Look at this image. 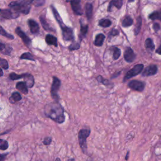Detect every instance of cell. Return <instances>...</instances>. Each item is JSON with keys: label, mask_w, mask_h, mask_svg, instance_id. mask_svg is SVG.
<instances>
[{"label": "cell", "mask_w": 161, "mask_h": 161, "mask_svg": "<svg viewBox=\"0 0 161 161\" xmlns=\"http://www.w3.org/2000/svg\"><path fill=\"white\" fill-rule=\"evenodd\" d=\"M0 71H1V76H3V71L2 69H1Z\"/></svg>", "instance_id": "cell-45"}, {"label": "cell", "mask_w": 161, "mask_h": 161, "mask_svg": "<svg viewBox=\"0 0 161 161\" xmlns=\"http://www.w3.org/2000/svg\"><path fill=\"white\" fill-rule=\"evenodd\" d=\"M153 28L154 30H155V32H157L160 29V26L159 24H157V23H155V24L153 25Z\"/></svg>", "instance_id": "cell-40"}, {"label": "cell", "mask_w": 161, "mask_h": 161, "mask_svg": "<svg viewBox=\"0 0 161 161\" xmlns=\"http://www.w3.org/2000/svg\"><path fill=\"white\" fill-rule=\"evenodd\" d=\"M0 64H1V66L3 69H4L6 70L8 69V67H9V65H8V63L7 61L6 60V59H1V61H0Z\"/></svg>", "instance_id": "cell-36"}, {"label": "cell", "mask_w": 161, "mask_h": 161, "mask_svg": "<svg viewBox=\"0 0 161 161\" xmlns=\"http://www.w3.org/2000/svg\"><path fill=\"white\" fill-rule=\"evenodd\" d=\"M22 96L18 92H14L11 94V98H9V102L11 103H15V102H18V101H20L22 100Z\"/></svg>", "instance_id": "cell-24"}, {"label": "cell", "mask_w": 161, "mask_h": 161, "mask_svg": "<svg viewBox=\"0 0 161 161\" xmlns=\"http://www.w3.org/2000/svg\"><path fill=\"white\" fill-rule=\"evenodd\" d=\"M68 161H75V160L73 158H71V159H69Z\"/></svg>", "instance_id": "cell-44"}, {"label": "cell", "mask_w": 161, "mask_h": 161, "mask_svg": "<svg viewBox=\"0 0 161 161\" xmlns=\"http://www.w3.org/2000/svg\"><path fill=\"white\" fill-rule=\"evenodd\" d=\"M133 23V19L131 18L130 16H127L126 17H125L122 20L121 25H122L123 27H130L131 25H132Z\"/></svg>", "instance_id": "cell-26"}, {"label": "cell", "mask_w": 161, "mask_h": 161, "mask_svg": "<svg viewBox=\"0 0 161 161\" xmlns=\"http://www.w3.org/2000/svg\"><path fill=\"white\" fill-rule=\"evenodd\" d=\"M28 24L32 34H36L38 33L39 30H40V27H39V25L37 22L34 20L33 19H29L28 20Z\"/></svg>", "instance_id": "cell-13"}, {"label": "cell", "mask_w": 161, "mask_h": 161, "mask_svg": "<svg viewBox=\"0 0 161 161\" xmlns=\"http://www.w3.org/2000/svg\"><path fill=\"white\" fill-rule=\"evenodd\" d=\"M91 133L90 129H81L78 133V140L81 149L84 154H87L88 146H87V139Z\"/></svg>", "instance_id": "cell-3"}, {"label": "cell", "mask_w": 161, "mask_h": 161, "mask_svg": "<svg viewBox=\"0 0 161 161\" xmlns=\"http://www.w3.org/2000/svg\"><path fill=\"white\" fill-rule=\"evenodd\" d=\"M118 34H119V32H118L117 29H113V30H111V32L109 34V37H110V36H111V37L116 36Z\"/></svg>", "instance_id": "cell-39"}, {"label": "cell", "mask_w": 161, "mask_h": 161, "mask_svg": "<svg viewBox=\"0 0 161 161\" xmlns=\"http://www.w3.org/2000/svg\"><path fill=\"white\" fill-rule=\"evenodd\" d=\"M9 147L8 142L5 140H0V149L1 150H6Z\"/></svg>", "instance_id": "cell-33"}, {"label": "cell", "mask_w": 161, "mask_h": 161, "mask_svg": "<svg viewBox=\"0 0 161 161\" xmlns=\"http://www.w3.org/2000/svg\"><path fill=\"white\" fill-rule=\"evenodd\" d=\"M113 59L114 60H117L120 58V55H121V50L120 49H118V47H113Z\"/></svg>", "instance_id": "cell-32"}, {"label": "cell", "mask_w": 161, "mask_h": 161, "mask_svg": "<svg viewBox=\"0 0 161 161\" xmlns=\"http://www.w3.org/2000/svg\"><path fill=\"white\" fill-rule=\"evenodd\" d=\"M26 74H20L18 75L17 74H16L15 73H12L10 74L9 75V77L10 78V79L12 81H15V80H18L20 79H22L24 78Z\"/></svg>", "instance_id": "cell-30"}, {"label": "cell", "mask_w": 161, "mask_h": 161, "mask_svg": "<svg viewBox=\"0 0 161 161\" xmlns=\"http://www.w3.org/2000/svg\"><path fill=\"white\" fill-rule=\"evenodd\" d=\"M0 51H1L2 54L9 55L11 53L12 48L10 46H7L3 44V43H1V45H0Z\"/></svg>", "instance_id": "cell-23"}, {"label": "cell", "mask_w": 161, "mask_h": 161, "mask_svg": "<svg viewBox=\"0 0 161 161\" xmlns=\"http://www.w3.org/2000/svg\"><path fill=\"white\" fill-rule=\"evenodd\" d=\"M97 80L98 81L99 83H102L103 84L105 85V86H108V85L110 84V83L109 81H108L107 79H104L103 77H101V75H100V76H98L97 77Z\"/></svg>", "instance_id": "cell-37"}, {"label": "cell", "mask_w": 161, "mask_h": 161, "mask_svg": "<svg viewBox=\"0 0 161 161\" xmlns=\"http://www.w3.org/2000/svg\"><path fill=\"white\" fill-rule=\"evenodd\" d=\"M37 161H42V160H37Z\"/></svg>", "instance_id": "cell-47"}, {"label": "cell", "mask_w": 161, "mask_h": 161, "mask_svg": "<svg viewBox=\"0 0 161 161\" xmlns=\"http://www.w3.org/2000/svg\"><path fill=\"white\" fill-rule=\"evenodd\" d=\"M16 88L18 90L20 91L23 94H27L28 93V87L26 85L25 82H18L16 85Z\"/></svg>", "instance_id": "cell-19"}, {"label": "cell", "mask_w": 161, "mask_h": 161, "mask_svg": "<svg viewBox=\"0 0 161 161\" xmlns=\"http://www.w3.org/2000/svg\"><path fill=\"white\" fill-rule=\"evenodd\" d=\"M51 8L52 9V12H53V14L54 15V17H55V20H57V22H58V24H59V26H60V27H62V26L65 25L63 21H62V18L61 17V16L59 15L58 11H57L56 8H55L53 5H51Z\"/></svg>", "instance_id": "cell-18"}, {"label": "cell", "mask_w": 161, "mask_h": 161, "mask_svg": "<svg viewBox=\"0 0 161 161\" xmlns=\"http://www.w3.org/2000/svg\"><path fill=\"white\" fill-rule=\"evenodd\" d=\"M61 82L59 78L57 77H53V83L51 86V96L52 98L55 100V101H58L59 100V97L58 96V91L59 90V88L61 87Z\"/></svg>", "instance_id": "cell-4"}, {"label": "cell", "mask_w": 161, "mask_h": 161, "mask_svg": "<svg viewBox=\"0 0 161 161\" xmlns=\"http://www.w3.org/2000/svg\"><path fill=\"white\" fill-rule=\"evenodd\" d=\"M149 18L152 20H159L161 21V9L158 11H156L153 12L152 13H151L149 16Z\"/></svg>", "instance_id": "cell-28"}, {"label": "cell", "mask_w": 161, "mask_h": 161, "mask_svg": "<svg viewBox=\"0 0 161 161\" xmlns=\"http://www.w3.org/2000/svg\"><path fill=\"white\" fill-rule=\"evenodd\" d=\"M158 72V67L155 64L150 65L147 67L142 72V75L143 77L152 76V75H156Z\"/></svg>", "instance_id": "cell-8"}, {"label": "cell", "mask_w": 161, "mask_h": 161, "mask_svg": "<svg viewBox=\"0 0 161 161\" xmlns=\"http://www.w3.org/2000/svg\"><path fill=\"white\" fill-rule=\"evenodd\" d=\"M20 13L12 11L11 9H1V16L5 19H15L18 18Z\"/></svg>", "instance_id": "cell-9"}, {"label": "cell", "mask_w": 161, "mask_h": 161, "mask_svg": "<svg viewBox=\"0 0 161 161\" xmlns=\"http://www.w3.org/2000/svg\"><path fill=\"white\" fill-rule=\"evenodd\" d=\"M123 2L122 0H117V1H115V0H113V1H111L110 3L109 6H108V11H111V8H112L113 6H115V7H117V9H120L121 8V6H122V5H123Z\"/></svg>", "instance_id": "cell-20"}, {"label": "cell", "mask_w": 161, "mask_h": 161, "mask_svg": "<svg viewBox=\"0 0 161 161\" xmlns=\"http://www.w3.org/2000/svg\"><path fill=\"white\" fill-rule=\"evenodd\" d=\"M143 69V65L140 64H137L135 66L131 69L130 70L127 72V74H125L123 79V81H126L127 80H129L133 77L136 76L138 74L142 73V71Z\"/></svg>", "instance_id": "cell-5"}, {"label": "cell", "mask_w": 161, "mask_h": 161, "mask_svg": "<svg viewBox=\"0 0 161 161\" xmlns=\"http://www.w3.org/2000/svg\"><path fill=\"white\" fill-rule=\"evenodd\" d=\"M80 24H81V30H80V35L79 36V40L81 42L82 40H83L84 38L86 37L88 30V25H83V23H82L81 20H80Z\"/></svg>", "instance_id": "cell-17"}, {"label": "cell", "mask_w": 161, "mask_h": 161, "mask_svg": "<svg viewBox=\"0 0 161 161\" xmlns=\"http://www.w3.org/2000/svg\"><path fill=\"white\" fill-rule=\"evenodd\" d=\"M128 86H129V87L133 90L139 92H142L144 90V89H145L146 84L142 81H140L138 80H133L129 82Z\"/></svg>", "instance_id": "cell-7"}, {"label": "cell", "mask_w": 161, "mask_h": 161, "mask_svg": "<svg viewBox=\"0 0 161 161\" xmlns=\"http://www.w3.org/2000/svg\"><path fill=\"white\" fill-rule=\"evenodd\" d=\"M105 38V36L103 34H98L96 37H95L94 40V45L97 46V47H101L103 44V42Z\"/></svg>", "instance_id": "cell-21"}, {"label": "cell", "mask_w": 161, "mask_h": 161, "mask_svg": "<svg viewBox=\"0 0 161 161\" xmlns=\"http://www.w3.org/2000/svg\"><path fill=\"white\" fill-rule=\"evenodd\" d=\"M71 4V7L74 13L77 15H83V10H82L81 1L80 0H74V1H70Z\"/></svg>", "instance_id": "cell-11"}, {"label": "cell", "mask_w": 161, "mask_h": 161, "mask_svg": "<svg viewBox=\"0 0 161 161\" xmlns=\"http://www.w3.org/2000/svg\"><path fill=\"white\" fill-rule=\"evenodd\" d=\"M20 59H25V60H28L31 61H35L34 57L33 55L30 53V52H25L20 57Z\"/></svg>", "instance_id": "cell-31"}, {"label": "cell", "mask_w": 161, "mask_h": 161, "mask_svg": "<svg viewBox=\"0 0 161 161\" xmlns=\"http://www.w3.org/2000/svg\"><path fill=\"white\" fill-rule=\"evenodd\" d=\"M145 47L148 51L152 52L154 51V49H155V45H154L153 40L150 38H148L146 40Z\"/></svg>", "instance_id": "cell-22"}, {"label": "cell", "mask_w": 161, "mask_h": 161, "mask_svg": "<svg viewBox=\"0 0 161 161\" xmlns=\"http://www.w3.org/2000/svg\"><path fill=\"white\" fill-rule=\"evenodd\" d=\"M51 142H52V138L50 137H45L43 141V143L45 146H49L50 145Z\"/></svg>", "instance_id": "cell-38"}, {"label": "cell", "mask_w": 161, "mask_h": 161, "mask_svg": "<svg viewBox=\"0 0 161 161\" xmlns=\"http://www.w3.org/2000/svg\"><path fill=\"white\" fill-rule=\"evenodd\" d=\"M24 79L25 83L28 88H30L34 86V85L35 84V81H34V77L32 74H26L25 76Z\"/></svg>", "instance_id": "cell-14"}, {"label": "cell", "mask_w": 161, "mask_h": 161, "mask_svg": "<svg viewBox=\"0 0 161 161\" xmlns=\"http://www.w3.org/2000/svg\"><path fill=\"white\" fill-rule=\"evenodd\" d=\"M142 17L139 16L137 19V24L136 26L134 29V34L135 35H137L140 33L141 27H142Z\"/></svg>", "instance_id": "cell-27"}, {"label": "cell", "mask_w": 161, "mask_h": 161, "mask_svg": "<svg viewBox=\"0 0 161 161\" xmlns=\"http://www.w3.org/2000/svg\"><path fill=\"white\" fill-rule=\"evenodd\" d=\"M0 34H1V35L4 36V37H6V38H8L9 39H11V40H13L14 39V37L13 35H12L11 34H9L8 33L6 32L3 28L2 27H1V31H0Z\"/></svg>", "instance_id": "cell-34"}, {"label": "cell", "mask_w": 161, "mask_h": 161, "mask_svg": "<svg viewBox=\"0 0 161 161\" xmlns=\"http://www.w3.org/2000/svg\"><path fill=\"white\" fill-rule=\"evenodd\" d=\"M129 151H128L125 159V160H128V159H129Z\"/></svg>", "instance_id": "cell-43"}, {"label": "cell", "mask_w": 161, "mask_h": 161, "mask_svg": "<svg viewBox=\"0 0 161 161\" xmlns=\"http://www.w3.org/2000/svg\"><path fill=\"white\" fill-rule=\"evenodd\" d=\"M156 52L157 54H159V55H161V45L159 46V48L157 49Z\"/></svg>", "instance_id": "cell-42"}, {"label": "cell", "mask_w": 161, "mask_h": 161, "mask_svg": "<svg viewBox=\"0 0 161 161\" xmlns=\"http://www.w3.org/2000/svg\"><path fill=\"white\" fill-rule=\"evenodd\" d=\"M45 41L49 45H52L55 47H57V38L54 35L51 34L46 35Z\"/></svg>", "instance_id": "cell-15"}, {"label": "cell", "mask_w": 161, "mask_h": 161, "mask_svg": "<svg viewBox=\"0 0 161 161\" xmlns=\"http://www.w3.org/2000/svg\"><path fill=\"white\" fill-rule=\"evenodd\" d=\"M62 28V34L64 40L65 41H73L74 40V36L73 28L64 25L61 27Z\"/></svg>", "instance_id": "cell-6"}, {"label": "cell", "mask_w": 161, "mask_h": 161, "mask_svg": "<svg viewBox=\"0 0 161 161\" xmlns=\"http://www.w3.org/2000/svg\"><path fill=\"white\" fill-rule=\"evenodd\" d=\"M136 58V55L134 53L133 49L127 47L124 53V59L127 62H132Z\"/></svg>", "instance_id": "cell-12"}, {"label": "cell", "mask_w": 161, "mask_h": 161, "mask_svg": "<svg viewBox=\"0 0 161 161\" xmlns=\"http://www.w3.org/2000/svg\"><path fill=\"white\" fill-rule=\"evenodd\" d=\"M85 9H86L87 18L88 20H90L92 17V15H93V5H92L91 3H86V5H85Z\"/></svg>", "instance_id": "cell-25"}, {"label": "cell", "mask_w": 161, "mask_h": 161, "mask_svg": "<svg viewBox=\"0 0 161 161\" xmlns=\"http://www.w3.org/2000/svg\"><path fill=\"white\" fill-rule=\"evenodd\" d=\"M40 21L41 24L42 25V27L44 28V30L46 31H51V32H54V30L50 27V25H49L48 22L46 20V18L45 17L44 15H42L40 16Z\"/></svg>", "instance_id": "cell-16"}, {"label": "cell", "mask_w": 161, "mask_h": 161, "mask_svg": "<svg viewBox=\"0 0 161 161\" xmlns=\"http://www.w3.org/2000/svg\"><path fill=\"white\" fill-rule=\"evenodd\" d=\"M55 161H61V160L59 158V157H57V158L56 159H55Z\"/></svg>", "instance_id": "cell-46"}, {"label": "cell", "mask_w": 161, "mask_h": 161, "mask_svg": "<svg viewBox=\"0 0 161 161\" xmlns=\"http://www.w3.org/2000/svg\"><path fill=\"white\" fill-rule=\"evenodd\" d=\"M15 32H16V34L22 39V40L24 42V44L27 45V47H29L30 45V44H31V42H32L31 39L28 36L22 31L21 28L20 27L16 28L15 29Z\"/></svg>", "instance_id": "cell-10"}, {"label": "cell", "mask_w": 161, "mask_h": 161, "mask_svg": "<svg viewBox=\"0 0 161 161\" xmlns=\"http://www.w3.org/2000/svg\"><path fill=\"white\" fill-rule=\"evenodd\" d=\"M112 22L109 19H102L100 20L99 22V25L101 27L104 28H107L111 26Z\"/></svg>", "instance_id": "cell-29"}, {"label": "cell", "mask_w": 161, "mask_h": 161, "mask_svg": "<svg viewBox=\"0 0 161 161\" xmlns=\"http://www.w3.org/2000/svg\"><path fill=\"white\" fill-rule=\"evenodd\" d=\"M79 48H80V44L77 43V42H73V43L71 44V45H69V49L71 51L77 50V49H79Z\"/></svg>", "instance_id": "cell-35"}, {"label": "cell", "mask_w": 161, "mask_h": 161, "mask_svg": "<svg viewBox=\"0 0 161 161\" xmlns=\"http://www.w3.org/2000/svg\"><path fill=\"white\" fill-rule=\"evenodd\" d=\"M45 115L56 123H62L65 121L64 111L58 101H54L45 106Z\"/></svg>", "instance_id": "cell-1"}, {"label": "cell", "mask_w": 161, "mask_h": 161, "mask_svg": "<svg viewBox=\"0 0 161 161\" xmlns=\"http://www.w3.org/2000/svg\"><path fill=\"white\" fill-rule=\"evenodd\" d=\"M8 154V153H6V154H1V156H0V159H1V161H3L5 158L7 156V155Z\"/></svg>", "instance_id": "cell-41"}, {"label": "cell", "mask_w": 161, "mask_h": 161, "mask_svg": "<svg viewBox=\"0 0 161 161\" xmlns=\"http://www.w3.org/2000/svg\"><path fill=\"white\" fill-rule=\"evenodd\" d=\"M33 0H26V1H12L9 4V7L14 12L27 15L29 13L31 8V4L34 3Z\"/></svg>", "instance_id": "cell-2"}]
</instances>
